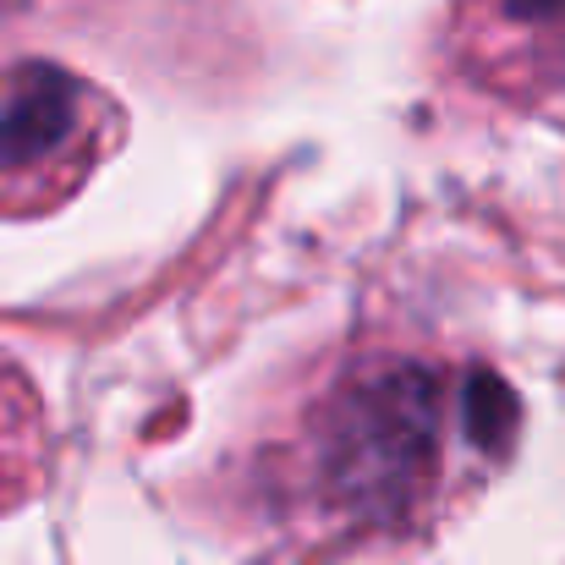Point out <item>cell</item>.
Listing matches in <instances>:
<instances>
[{
	"label": "cell",
	"mask_w": 565,
	"mask_h": 565,
	"mask_svg": "<svg viewBox=\"0 0 565 565\" xmlns=\"http://www.w3.org/2000/svg\"><path fill=\"white\" fill-rule=\"evenodd\" d=\"M516 417H522V406L500 384V374L467 379V434H472V445H483L489 456H500L511 445V434H516Z\"/></svg>",
	"instance_id": "3"
},
{
	"label": "cell",
	"mask_w": 565,
	"mask_h": 565,
	"mask_svg": "<svg viewBox=\"0 0 565 565\" xmlns=\"http://www.w3.org/2000/svg\"><path fill=\"white\" fill-rule=\"evenodd\" d=\"M439 456V379L384 363L347 379L319 417V472L341 511L401 516Z\"/></svg>",
	"instance_id": "1"
},
{
	"label": "cell",
	"mask_w": 565,
	"mask_h": 565,
	"mask_svg": "<svg viewBox=\"0 0 565 565\" xmlns=\"http://www.w3.org/2000/svg\"><path fill=\"white\" fill-rule=\"evenodd\" d=\"M511 17L522 22H550V17H565V0H505Z\"/></svg>",
	"instance_id": "4"
},
{
	"label": "cell",
	"mask_w": 565,
	"mask_h": 565,
	"mask_svg": "<svg viewBox=\"0 0 565 565\" xmlns=\"http://www.w3.org/2000/svg\"><path fill=\"white\" fill-rule=\"evenodd\" d=\"M83 127V88L61 66H17L0 83V171L55 166Z\"/></svg>",
	"instance_id": "2"
}]
</instances>
